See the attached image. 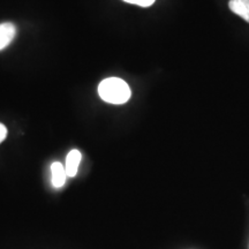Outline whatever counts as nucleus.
<instances>
[{
    "label": "nucleus",
    "mask_w": 249,
    "mask_h": 249,
    "mask_svg": "<svg viewBox=\"0 0 249 249\" xmlns=\"http://www.w3.org/2000/svg\"><path fill=\"white\" fill-rule=\"evenodd\" d=\"M229 7L249 23V0H230Z\"/></svg>",
    "instance_id": "4"
},
{
    "label": "nucleus",
    "mask_w": 249,
    "mask_h": 249,
    "mask_svg": "<svg viewBox=\"0 0 249 249\" xmlns=\"http://www.w3.org/2000/svg\"><path fill=\"white\" fill-rule=\"evenodd\" d=\"M17 36V27L13 23H0V51L11 44Z\"/></svg>",
    "instance_id": "2"
},
{
    "label": "nucleus",
    "mask_w": 249,
    "mask_h": 249,
    "mask_svg": "<svg viewBox=\"0 0 249 249\" xmlns=\"http://www.w3.org/2000/svg\"><path fill=\"white\" fill-rule=\"evenodd\" d=\"M124 1L128 2V4L141 6V7H149V6L154 4L156 0H124Z\"/></svg>",
    "instance_id": "6"
},
{
    "label": "nucleus",
    "mask_w": 249,
    "mask_h": 249,
    "mask_svg": "<svg viewBox=\"0 0 249 249\" xmlns=\"http://www.w3.org/2000/svg\"><path fill=\"white\" fill-rule=\"evenodd\" d=\"M7 136V128L2 124H0V143H1Z\"/></svg>",
    "instance_id": "7"
},
{
    "label": "nucleus",
    "mask_w": 249,
    "mask_h": 249,
    "mask_svg": "<svg viewBox=\"0 0 249 249\" xmlns=\"http://www.w3.org/2000/svg\"><path fill=\"white\" fill-rule=\"evenodd\" d=\"M98 95L110 104H124L130 98L129 86L119 77H108L98 86Z\"/></svg>",
    "instance_id": "1"
},
{
    "label": "nucleus",
    "mask_w": 249,
    "mask_h": 249,
    "mask_svg": "<svg viewBox=\"0 0 249 249\" xmlns=\"http://www.w3.org/2000/svg\"><path fill=\"white\" fill-rule=\"evenodd\" d=\"M51 172H52V185H53L55 188H60L65 185V181H66V170L62 166L61 163H58L55 161L51 165Z\"/></svg>",
    "instance_id": "5"
},
{
    "label": "nucleus",
    "mask_w": 249,
    "mask_h": 249,
    "mask_svg": "<svg viewBox=\"0 0 249 249\" xmlns=\"http://www.w3.org/2000/svg\"><path fill=\"white\" fill-rule=\"evenodd\" d=\"M81 158H82V156H81V152L79 150H71L70 154L67 155L65 170H66V174L68 177L76 176Z\"/></svg>",
    "instance_id": "3"
}]
</instances>
